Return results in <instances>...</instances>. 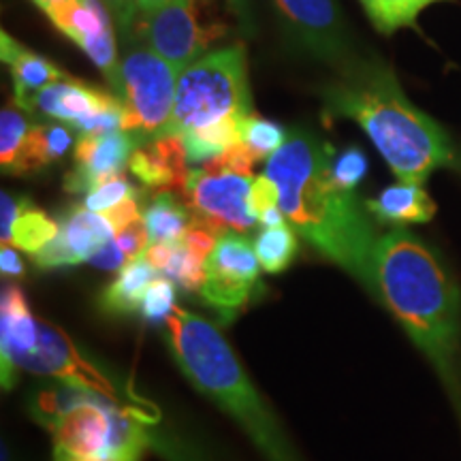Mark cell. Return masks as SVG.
<instances>
[{"label":"cell","instance_id":"obj_1","mask_svg":"<svg viewBox=\"0 0 461 461\" xmlns=\"http://www.w3.org/2000/svg\"><path fill=\"white\" fill-rule=\"evenodd\" d=\"M333 148L305 131H293L265 163L276 182L280 210L302 238L376 295L374 248L378 235L355 190L339 188L330 176Z\"/></svg>","mask_w":461,"mask_h":461},{"label":"cell","instance_id":"obj_2","mask_svg":"<svg viewBox=\"0 0 461 461\" xmlns=\"http://www.w3.org/2000/svg\"><path fill=\"white\" fill-rule=\"evenodd\" d=\"M376 295L431 361L461 417V293L436 252L406 229L374 248Z\"/></svg>","mask_w":461,"mask_h":461},{"label":"cell","instance_id":"obj_3","mask_svg":"<svg viewBox=\"0 0 461 461\" xmlns=\"http://www.w3.org/2000/svg\"><path fill=\"white\" fill-rule=\"evenodd\" d=\"M325 115L355 120L400 182L420 184L455 152L447 131L408 101L393 68L357 65L325 92Z\"/></svg>","mask_w":461,"mask_h":461},{"label":"cell","instance_id":"obj_4","mask_svg":"<svg viewBox=\"0 0 461 461\" xmlns=\"http://www.w3.org/2000/svg\"><path fill=\"white\" fill-rule=\"evenodd\" d=\"M165 338L190 383L238 420L267 461H299L285 429L212 322L176 308L165 322Z\"/></svg>","mask_w":461,"mask_h":461},{"label":"cell","instance_id":"obj_5","mask_svg":"<svg viewBox=\"0 0 461 461\" xmlns=\"http://www.w3.org/2000/svg\"><path fill=\"white\" fill-rule=\"evenodd\" d=\"M31 412L54 436V461H143L146 420H157L71 384L37 391Z\"/></svg>","mask_w":461,"mask_h":461},{"label":"cell","instance_id":"obj_6","mask_svg":"<svg viewBox=\"0 0 461 461\" xmlns=\"http://www.w3.org/2000/svg\"><path fill=\"white\" fill-rule=\"evenodd\" d=\"M248 113H252V103L246 54L241 45H230L201 56L180 73L176 105L163 135L182 137Z\"/></svg>","mask_w":461,"mask_h":461},{"label":"cell","instance_id":"obj_7","mask_svg":"<svg viewBox=\"0 0 461 461\" xmlns=\"http://www.w3.org/2000/svg\"><path fill=\"white\" fill-rule=\"evenodd\" d=\"M180 73L149 48H137L120 60L115 90L124 109L122 131L141 143L157 140L169 124Z\"/></svg>","mask_w":461,"mask_h":461},{"label":"cell","instance_id":"obj_8","mask_svg":"<svg viewBox=\"0 0 461 461\" xmlns=\"http://www.w3.org/2000/svg\"><path fill=\"white\" fill-rule=\"evenodd\" d=\"M255 177L224 169H190L182 197L190 214L221 230L248 233L258 218L252 212L250 190Z\"/></svg>","mask_w":461,"mask_h":461},{"label":"cell","instance_id":"obj_9","mask_svg":"<svg viewBox=\"0 0 461 461\" xmlns=\"http://www.w3.org/2000/svg\"><path fill=\"white\" fill-rule=\"evenodd\" d=\"M258 263L255 246L240 233L224 230L205 261V282L201 297L230 319L244 308L258 286Z\"/></svg>","mask_w":461,"mask_h":461},{"label":"cell","instance_id":"obj_10","mask_svg":"<svg viewBox=\"0 0 461 461\" xmlns=\"http://www.w3.org/2000/svg\"><path fill=\"white\" fill-rule=\"evenodd\" d=\"M15 367L37 374V376L58 378L71 387L92 391V393L109 397L115 403H122V393L112 380L79 353V348L65 331L45 321H39V338L34 348L17 357ZM122 406H129V403H122Z\"/></svg>","mask_w":461,"mask_h":461},{"label":"cell","instance_id":"obj_11","mask_svg":"<svg viewBox=\"0 0 461 461\" xmlns=\"http://www.w3.org/2000/svg\"><path fill=\"white\" fill-rule=\"evenodd\" d=\"M62 34L101 68L109 84H115L120 71L118 48L109 11L101 0H62L45 11Z\"/></svg>","mask_w":461,"mask_h":461},{"label":"cell","instance_id":"obj_12","mask_svg":"<svg viewBox=\"0 0 461 461\" xmlns=\"http://www.w3.org/2000/svg\"><path fill=\"white\" fill-rule=\"evenodd\" d=\"M132 28H137L148 48L169 62L177 73L199 60L210 39V32L199 26L193 0H176L154 14L141 15L140 24Z\"/></svg>","mask_w":461,"mask_h":461},{"label":"cell","instance_id":"obj_13","mask_svg":"<svg viewBox=\"0 0 461 461\" xmlns=\"http://www.w3.org/2000/svg\"><path fill=\"white\" fill-rule=\"evenodd\" d=\"M115 238L113 224L86 205H71L58 221V235L32 261L41 269L68 267L84 263Z\"/></svg>","mask_w":461,"mask_h":461},{"label":"cell","instance_id":"obj_14","mask_svg":"<svg viewBox=\"0 0 461 461\" xmlns=\"http://www.w3.org/2000/svg\"><path fill=\"white\" fill-rule=\"evenodd\" d=\"M141 146L135 135L112 131L103 135H82L75 143V169L68 173V193H90L107 177L120 176L131 165L132 154Z\"/></svg>","mask_w":461,"mask_h":461},{"label":"cell","instance_id":"obj_15","mask_svg":"<svg viewBox=\"0 0 461 461\" xmlns=\"http://www.w3.org/2000/svg\"><path fill=\"white\" fill-rule=\"evenodd\" d=\"M276 5L310 50L325 58L342 54L346 34L336 0H276Z\"/></svg>","mask_w":461,"mask_h":461},{"label":"cell","instance_id":"obj_16","mask_svg":"<svg viewBox=\"0 0 461 461\" xmlns=\"http://www.w3.org/2000/svg\"><path fill=\"white\" fill-rule=\"evenodd\" d=\"M115 103H120V99L109 92L84 82H75V79H62L39 92L32 101V109H39L51 120L65 122L68 129L79 132L88 120L113 107Z\"/></svg>","mask_w":461,"mask_h":461},{"label":"cell","instance_id":"obj_17","mask_svg":"<svg viewBox=\"0 0 461 461\" xmlns=\"http://www.w3.org/2000/svg\"><path fill=\"white\" fill-rule=\"evenodd\" d=\"M188 154L180 135L143 141L132 154L129 169L149 190H184L188 180Z\"/></svg>","mask_w":461,"mask_h":461},{"label":"cell","instance_id":"obj_18","mask_svg":"<svg viewBox=\"0 0 461 461\" xmlns=\"http://www.w3.org/2000/svg\"><path fill=\"white\" fill-rule=\"evenodd\" d=\"M39 338V319L28 308L26 295L20 286H7L0 302V376L3 389L15 384V361L34 348Z\"/></svg>","mask_w":461,"mask_h":461},{"label":"cell","instance_id":"obj_19","mask_svg":"<svg viewBox=\"0 0 461 461\" xmlns=\"http://www.w3.org/2000/svg\"><path fill=\"white\" fill-rule=\"evenodd\" d=\"M0 56H3L5 65H9L11 68L15 105L24 109V112H32L34 96L43 88L67 79V73L62 68H58L48 58L26 50L7 32L0 34Z\"/></svg>","mask_w":461,"mask_h":461},{"label":"cell","instance_id":"obj_20","mask_svg":"<svg viewBox=\"0 0 461 461\" xmlns=\"http://www.w3.org/2000/svg\"><path fill=\"white\" fill-rule=\"evenodd\" d=\"M366 210L380 224H402L429 222L436 216V203L425 193L420 184L397 182L384 188L378 197L366 201Z\"/></svg>","mask_w":461,"mask_h":461},{"label":"cell","instance_id":"obj_21","mask_svg":"<svg viewBox=\"0 0 461 461\" xmlns=\"http://www.w3.org/2000/svg\"><path fill=\"white\" fill-rule=\"evenodd\" d=\"M157 278L158 272L146 261V257L132 258L122 269H118V278L101 295V305L112 314L141 312L143 297Z\"/></svg>","mask_w":461,"mask_h":461},{"label":"cell","instance_id":"obj_22","mask_svg":"<svg viewBox=\"0 0 461 461\" xmlns=\"http://www.w3.org/2000/svg\"><path fill=\"white\" fill-rule=\"evenodd\" d=\"M73 143V129L62 124H32L28 131L24 154L17 176H26L65 157Z\"/></svg>","mask_w":461,"mask_h":461},{"label":"cell","instance_id":"obj_23","mask_svg":"<svg viewBox=\"0 0 461 461\" xmlns=\"http://www.w3.org/2000/svg\"><path fill=\"white\" fill-rule=\"evenodd\" d=\"M244 118V115H241ZM241 118H229L224 122H218L214 126H205V129L190 131L182 135L184 148H186L188 163L193 165H207L212 160L221 158L227 149H230L235 143L241 141L240 137V124Z\"/></svg>","mask_w":461,"mask_h":461},{"label":"cell","instance_id":"obj_24","mask_svg":"<svg viewBox=\"0 0 461 461\" xmlns=\"http://www.w3.org/2000/svg\"><path fill=\"white\" fill-rule=\"evenodd\" d=\"M193 216L188 214L186 207H182L169 193H160L154 197L152 203L143 212V222H146L149 233V244H160V241H177L184 238Z\"/></svg>","mask_w":461,"mask_h":461},{"label":"cell","instance_id":"obj_25","mask_svg":"<svg viewBox=\"0 0 461 461\" xmlns=\"http://www.w3.org/2000/svg\"><path fill=\"white\" fill-rule=\"evenodd\" d=\"M359 3L378 32L393 34L400 28L414 26L420 11L445 0H359Z\"/></svg>","mask_w":461,"mask_h":461},{"label":"cell","instance_id":"obj_26","mask_svg":"<svg viewBox=\"0 0 461 461\" xmlns=\"http://www.w3.org/2000/svg\"><path fill=\"white\" fill-rule=\"evenodd\" d=\"M58 235V222L45 214L39 207H32L28 203L22 214L17 216L11 230V246L20 248V250L28 252V255H37L45 246L51 244Z\"/></svg>","mask_w":461,"mask_h":461},{"label":"cell","instance_id":"obj_27","mask_svg":"<svg viewBox=\"0 0 461 461\" xmlns=\"http://www.w3.org/2000/svg\"><path fill=\"white\" fill-rule=\"evenodd\" d=\"M252 246L258 263L267 274H282L297 255V238L286 224L261 230Z\"/></svg>","mask_w":461,"mask_h":461},{"label":"cell","instance_id":"obj_28","mask_svg":"<svg viewBox=\"0 0 461 461\" xmlns=\"http://www.w3.org/2000/svg\"><path fill=\"white\" fill-rule=\"evenodd\" d=\"M31 126L26 115L17 112L14 105L5 107L0 113V163L5 173L17 176Z\"/></svg>","mask_w":461,"mask_h":461},{"label":"cell","instance_id":"obj_29","mask_svg":"<svg viewBox=\"0 0 461 461\" xmlns=\"http://www.w3.org/2000/svg\"><path fill=\"white\" fill-rule=\"evenodd\" d=\"M240 137L248 152L252 154V158L258 163V160L269 158L272 154L278 152L285 146L288 135L280 124L258 118L255 113H248L241 118Z\"/></svg>","mask_w":461,"mask_h":461},{"label":"cell","instance_id":"obj_30","mask_svg":"<svg viewBox=\"0 0 461 461\" xmlns=\"http://www.w3.org/2000/svg\"><path fill=\"white\" fill-rule=\"evenodd\" d=\"M165 278H169L173 285L182 286L184 291L193 293L203 288L205 282V261L199 255H194L190 248L184 244V240H177L173 244V252L163 269Z\"/></svg>","mask_w":461,"mask_h":461},{"label":"cell","instance_id":"obj_31","mask_svg":"<svg viewBox=\"0 0 461 461\" xmlns=\"http://www.w3.org/2000/svg\"><path fill=\"white\" fill-rule=\"evenodd\" d=\"M131 199H140V190L132 186L122 173H120V176L107 177V180L101 182L95 190H90V193L86 194L84 205L88 207L90 212H96V214H105V212L113 210L115 205Z\"/></svg>","mask_w":461,"mask_h":461},{"label":"cell","instance_id":"obj_32","mask_svg":"<svg viewBox=\"0 0 461 461\" xmlns=\"http://www.w3.org/2000/svg\"><path fill=\"white\" fill-rule=\"evenodd\" d=\"M173 310H176V285L163 276L149 285L141 303V316L157 325V322H167Z\"/></svg>","mask_w":461,"mask_h":461},{"label":"cell","instance_id":"obj_33","mask_svg":"<svg viewBox=\"0 0 461 461\" xmlns=\"http://www.w3.org/2000/svg\"><path fill=\"white\" fill-rule=\"evenodd\" d=\"M367 173V158L359 148L344 149L339 157L331 158L330 176L331 180L344 190H355Z\"/></svg>","mask_w":461,"mask_h":461},{"label":"cell","instance_id":"obj_34","mask_svg":"<svg viewBox=\"0 0 461 461\" xmlns=\"http://www.w3.org/2000/svg\"><path fill=\"white\" fill-rule=\"evenodd\" d=\"M115 241H118V246L122 248V252L129 261L141 257L143 252L148 250V244H149V233H148L146 222H143V216L129 222L126 227L115 230Z\"/></svg>","mask_w":461,"mask_h":461},{"label":"cell","instance_id":"obj_35","mask_svg":"<svg viewBox=\"0 0 461 461\" xmlns=\"http://www.w3.org/2000/svg\"><path fill=\"white\" fill-rule=\"evenodd\" d=\"M250 205L252 212H255L257 218L265 214L272 207H280V193L278 186H276L274 180H269L267 176H258L252 182V190H250Z\"/></svg>","mask_w":461,"mask_h":461},{"label":"cell","instance_id":"obj_36","mask_svg":"<svg viewBox=\"0 0 461 461\" xmlns=\"http://www.w3.org/2000/svg\"><path fill=\"white\" fill-rule=\"evenodd\" d=\"M26 205V199H17L7 190H3V194H0V240H3V246L11 244V230H14L17 216L22 214Z\"/></svg>","mask_w":461,"mask_h":461},{"label":"cell","instance_id":"obj_37","mask_svg":"<svg viewBox=\"0 0 461 461\" xmlns=\"http://www.w3.org/2000/svg\"><path fill=\"white\" fill-rule=\"evenodd\" d=\"M101 3L105 5L109 14L113 15L115 24L120 26V31L129 34L132 31V26H135L137 14H140V9H137V0H101Z\"/></svg>","mask_w":461,"mask_h":461},{"label":"cell","instance_id":"obj_38","mask_svg":"<svg viewBox=\"0 0 461 461\" xmlns=\"http://www.w3.org/2000/svg\"><path fill=\"white\" fill-rule=\"evenodd\" d=\"M90 263L95 265V267L105 269V272H115V269H122L124 265L129 263V258H126L122 248L118 246V241L113 238L109 244L103 246L101 250L90 258Z\"/></svg>","mask_w":461,"mask_h":461},{"label":"cell","instance_id":"obj_39","mask_svg":"<svg viewBox=\"0 0 461 461\" xmlns=\"http://www.w3.org/2000/svg\"><path fill=\"white\" fill-rule=\"evenodd\" d=\"M107 218L109 222L113 224V229H122L126 227V224L137 221V218H141L140 214V199H131V201H124V203L115 205L113 210H109L103 214Z\"/></svg>","mask_w":461,"mask_h":461},{"label":"cell","instance_id":"obj_40","mask_svg":"<svg viewBox=\"0 0 461 461\" xmlns=\"http://www.w3.org/2000/svg\"><path fill=\"white\" fill-rule=\"evenodd\" d=\"M0 272L5 276H22L24 274V263L11 246H3L0 250Z\"/></svg>","mask_w":461,"mask_h":461},{"label":"cell","instance_id":"obj_41","mask_svg":"<svg viewBox=\"0 0 461 461\" xmlns=\"http://www.w3.org/2000/svg\"><path fill=\"white\" fill-rule=\"evenodd\" d=\"M176 3V0H137V9H140L141 15H149L154 11L167 7V5Z\"/></svg>","mask_w":461,"mask_h":461},{"label":"cell","instance_id":"obj_42","mask_svg":"<svg viewBox=\"0 0 461 461\" xmlns=\"http://www.w3.org/2000/svg\"><path fill=\"white\" fill-rule=\"evenodd\" d=\"M34 5H37L39 9L41 11H48L50 7H54V5H58V3H62V0H32Z\"/></svg>","mask_w":461,"mask_h":461}]
</instances>
